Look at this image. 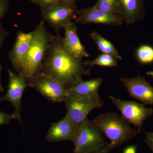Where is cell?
<instances>
[{
	"label": "cell",
	"instance_id": "8992f818",
	"mask_svg": "<svg viewBox=\"0 0 153 153\" xmlns=\"http://www.w3.org/2000/svg\"><path fill=\"white\" fill-rule=\"evenodd\" d=\"M74 3L60 0L44 9L42 13L43 18L56 33H59L60 28H63L68 23L75 21L78 10Z\"/></svg>",
	"mask_w": 153,
	"mask_h": 153
},
{
	"label": "cell",
	"instance_id": "603a6c76",
	"mask_svg": "<svg viewBox=\"0 0 153 153\" xmlns=\"http://www.w3.org/2000/svg\"><path fill=\"white\" fill-rule=\"evenodd\" d=\"M60 1V0H37V2L40 3L41 6L45 9L55 4Z\"/></svg>",
	"mask_w": 153,
	"mask_h": 153
},
{
	"label": "cell",
	"instance_id": "ba28073f",
	"mask_svg": "<svg viewBox=\"0 0 153 153\" xmlns=\"http://www.w3.org/2000/svg\"><path fill=\"white\" fill-rule=\"evenodd\" d=\"M64 102L67 109L66 114L79 126L87 118V116L91 111L104 105L102 99L74 97L69 95Z\"/></svg>",
	"mask_w": 153,
	"mask_h": 153
},
{
	"label": "cell",
	"instance_id": "ac0fdd59",
	"mask_svg": "<svg viewBox=\"0 0 153 153\" xmlns=\"http://www.w3.org/2000/svg\"><path fill=\"white\" fill-rule=\"evenodd\" d=\"M83 63L86 67L89 66L90 68L95 66L112 67L117 66L118 59L112 55L102 53L94 60H86Z\"/></svg>",
	"mask_w": 153,
	"mask_h": 153
},
{
	"label": "cell",
	"instance_id": "f546056e",
	"mask_svg": "<svg viewBox=\"0 0 153 153\" xmlns=\"http://www.w3.org/2000/svg\"><path fill=\"white\" fill-rule=\"evenodd\" d=\"M63 1H66L69 2L74 3L75 0H63Z\"/></svg>",
	"mask_w": 153,
	"mask_h": 153
},
{
	"label": "cell",
	"instance_id": "9a60e30c",
	"mask_svg": "<svg viewBox=\"0 0 153 153\" xmlns=\"http://www.w3.org/2000/svg\"><path fill=\"white\" fill-rule=\"evenodd\" d=\"M63 29L65 32L64 44L68 52L75 57L81 59L89 57V54L79 40L76 24L70 22Z\"/></svg>",
	"mask_w": 153,
	"mask_h": 153
},
{
	"label": "cell",
	"instance_id": "ffe728a7",
	"mask_svg": "<svg viewBox=\"0 0 153 153\" xmlns=\"http://www.w3.org/2000/svg\"><path fill=\"white\" fill-rule=\"evenodd\" d=\"M94 6L105 13L118 15L117 0H98Z\"/></svg>",
	"mask_w": 153,
	"mask_h": 153
},
{
	"label": "cell",
	"instance_id": "8fae6325",
	"mask_svg": "<svg viewBox=\"0 0 153 153\" xmlns=\"http://www.w3.org/2000/svg\"><path fill=\"white\" fill-rule=\"evenodd\" d=\"M121 80L131 96L144 105H153V87L144 77L138 75L131 78L123 77Z\"/></svg>",
	"mask_w": 153,
	"mask_h": 153
},
{
	"label": "cell",
	"instance_id": "484cf974",
	"mask_svg": "<svg viewBox=\"0 0 153 153\" xmlns=\"http://www.w3.org/2000/svg\"><path fill=\"white\" fill-rule=\"evenodd\" d=\"M6 8L7 4L4 0H0V22L5 13Z\"/></svg>",
	"mask_w": 153,
	"mask_h": 153
},
{
	"label": "cell",
	"instance_id": "f1b7e54d",
	"mask_svg": "<svg viewBox=\"0 0 153 153\" xmlns=\"http://www.w3.org/2000/svg\"><path fill=\"white\" fill-rule=\"evenodd\" d=\"M146 74L149 76H151L153 77V71H147L146 72Z\"/></svg>",
	"mask_w": 153,
	"mask_h": 153
},
{
	"label": "cell",
	"instance_id": "4dcf8cb0",
	"mask_svg": "<svg viewBox=\"0 0 153 153\" xmlns=\"http://www.w3.org/2000/svg\"><path fill=\"white\" fill-rule=\"evenodd\" d=\"M30 1H32L34 3H37V0H30Z\"/></svg>",
	"mask_w": 153,
	"mask_h": 153
},
{
	"label": "cell",
	"instance_id": "7a4b0ae2",
	"mask_svg": "<svg viewBox=\"0 0 153 153\" xmlns=\"http://www.w3.org/2000/svg\"><path fill=\"white\" fill-rule=\"evenodd\" d=\"M53 36L47 31L44 21H41L33 31L27 55L18 74L27 79L40 74Z\"/></svg>",
	"mask_w": 153,
	"mask_h": 153
},
{
	"label": "cell",
	"instance_id": "83f0119b",
	"mask_svg": "<svg viewBox=\"0 0 153 153\" xmlns=\"http://www.w3.org/2000/svg\"><path fill=\"white\" fill-rule=\"evenodd\" d=\"M2 67L1 65V60H0V91H4V87L2 84L1 80V73Z\"/></svg>",
	"mask_w": 153,
	"mask_h": 153
},
{
	"label": "cell",
	"instance_id": "5b68a950",
	"mask_svg": "<svg viewBox=\"0 0 153 153\" xmlns=\"http://www.w3.org/2000/svg\"><path fill=\"white\" fill-rule=\"evenodd\" d=\"M27 80L28 86L36 89L51 102H64L68 96L67 89L47 74L40 73L35 77Z\"/></svg>",
	"mask_w": 153,
	"mask_h": 153
},
{
	"label": "cell",
	"instance_id": "7402d4cb",
	"mask_svg": "<svg viewBox=\"0 0 153 153\" xmlns=\"http://www.w3.org/2000/svg\"><path fill=\"white\" fill-rule=\"evenodd\" d=\"M10 35V33L7 31L0 24V51L3 46L6 38Z\"/></svg>",
	"mask_w": 153,
	"mask_h": 153
},
{
	"label": "cell",
	"instance_id": "4316f807",
	"mask_svg": "<svg viewBox=\"0 0 153 153\" xmlns=\"http://www.w3.org/2000/svg\"><path fill=\"white\" fill-rule=\"evenodd\" d=\"M137 149L136 145H130L125 148L123 153H136Z\"/></svg>",
	"mask_w": 153,
	"mask_h": 153
},
{
	"label": "cell",
	"instance_id": "e0dca14e",
	"mask_svg": "<svg viewBox=\"0 0 153 153\" xmlns=\"http://www.w3.org/2000/svg\"><path fill=\"white\" fill-rule=\"evenodd\" d=\"M90 37L95 42L99 51L102 53L112 55L118 60L122 59V57L113 44L102 37L98 32L94 31L90 34Z\"/></svg>",
	"mask_w": 153,
	"mask_h": 153
},
{
	"label": "cell",
	"instance_id": "d4e9b609",
	"mask_svg": "<svg viewBox=\"0 0 153 153\" xmlns=\"http://www.w3.org/2000/svg\"><path fill=\"white\" fill-rule=\"evenodd\" d=\"M146 143L147 145L152 149L153 152V132L146 133Z\"/></svg>",
	"mask_w": 153,
	"mask_h": 153
},
{
	"label": "cell",
	"instance_id": "44dd1931",
	"mask_svg": "<svg viewBox=\"0 0 153 153\" xmlns=\"http://www.w3.org/2000/svg\"><path fill=\"white\" fill-rule=\"evenodd\" d=\"M13 119H16L13 113L9 114L3 112L0 109V126L7 125Z\"/></svg>",
	"mask_w": 153,
	"mask_h": 153
},
{
	"label": "cell",
	"instance_id": "7c38bea8",
	"mask_svg": "<svg viewBox=\"0 0 153 153\" xmlns=\"http://www.w3.org/2000/svg\"><path fill=\"white\" fill-rule=\"evenodd\" d=\"M79 127L66 114L61 120L52 123L46 135V140L51 142L63 141L73 142Z\"/></svg>",
	"mask_w": 153,
	"mask_h": 153
},
{
	"label": "cell",
	"instance_id": "52a82bcc",
	"mask_svg": "<svg viewBox=\"0 0 153 153\" xmlns=\"http://www.w3.org/2000/svg\"><path fill=\"white\" fill-rule=\"evenodd\" d=\"M109 98L120 112L121 117L136 127L139 133L144 121L153 114L152 108L145 107L143 103L122 100L112 96H109Z\"/></svg>",
	"mask_w": 153,
	"mask_h": 153
},
{
	"label": "cell",
	"instance_id": "3957f363",
	"mask_svg": "<svg viewBox=\"0 0 153 153\" xmlns=\"http://www.w3.org/2000/svg\"><path fill=\"white\" fill-rule=\"evenodd\" d=\"M92 122L110 141L114 148L136 136L138 132L117 113L108 112L97 115Z\"/></svg>",
	"mask_w": 153,
	"mask_h": 153
},
{
	"label": "cell",
	"instance_id": "d6986e66",
	"mask_svg": "<svg viewBox=\"0 0 153 153\" xmlns=\"http://www.w3.org/2000/svg\"><path fill=\"white\" fill-rule=\"evenodd\" d=\"M136 55L137 60L142 64L153 62V48L149 45H143L139 47Z\"/></svg>",
	"mask_w": 153,
	"mask_h": 153
},
{
	"label": "cell",
	"instance_id": "cb8c5ba5",
	"mask_svg": "<svg viewBox=\"0 0 153 153\" xmlns=\"http://www.w3.org/2000/svg\"><path fill=\"white\" fill-rule=\"evenodd\" d=\"M114 148L113 147L112 145L110 143H108L107 144L102 148L101 149L90 153H108L111 151Z\"/></svg>",
	"mask_w": 153,
	"mask_h": 153
},
{
	"label": "cell",
	"instance_id": "9c48e42d",
	"mask_svg": "<svg viewBox=\"0 0 153 153\" xmlns=\"http://www.w3.org/2000/svg\"><path fill=\"white\" fill-rule=\"evenodd\" d=\"M9 82L5 95L0 97V103L7 101L13 105L15 109L13 114L22 125L21 119L22 97L25 88L28 86L27 79L24 76L8 69Z\"/></svg>",
	"mask_w": 153,
	"mask_h": 153
},
{
	"label": "cell",
	"instance_id": "277c9868",
	"mask_svg": "<svg viewBox=\"0 0 153 153\" xmlns=\"http://www.w3.org/2000/svg\"><path fill=\"white\" fill-rule=\"evenodd\" d=\"M73 143V153L93 152L108 143L101 130L88 118L79 126Z\"/></svg>",
	"mask_w": 153,
	"mask_h": 153
},
{
	"label": "cell",
	"instance_id": "6da1fadb",
	"mask_svg": "<svg viewBox=\"0 0 153 153\" xmlns=\"http://www.w3.org/2000/svg\"><path fill=\"white\" fill-rule=\"evenodd\" d=\"M40 73L51 76L67 90L83 76H89L90 70L86 68L82 59L68 52L63 38L57 33L52 37Z\"/></svg>",
	"mask_w": 153,
	"mask_h": 153
},
{
	"label": "cell",
	"instance_id": "4fadbf2b",
	"mask_svg": "<svg viewBox=\"0 0 153 153\" xmlns=\"http://www.w3.org/2000/svg\"><path fill=\"white\" fill-rule=\"evenodd\" d=\"M32 36L33 31L26 33L19 31L17 33L15 44L9 55L13 69L17 73H19L25 62Z\"/></svg>",
	"mask_w": 153,
	"mask_h": 153
},
{
	"label": "cell",
	"instance_id": "5bb4252c",
	"mask_svg": "<svg viewBox=\"0 0 153 153\" xmlns=\"http://www.w3.org/2000/svg\"><path fill=\"white\" fill-rule=\"evenodd\" d=\"M118 15L126 25H132L144 16L143 0H117Z\"/></svg>",
	"mask_w": 153,
	"mask_h": 153
},
{
	"label": "cell",
	"instance_id": "2e32d148",
	"mask_svg": "<svg viewBox=\"0 0 153 153\" xmlns=\"http://www.w3.org/2000/svg\"><path fill=\"white\" fill-rule=\"evenodd\" d=\"M102 82V79L100 78L87 81L81 79L67 89L68 95L74 97L101 99L99 94V90Z\"/></svg>",
	"mask_w": 153,
	"mask_h": 153
},
{
	"label": "cell",
	"instance_id": "30bf717a",
	"mask_svg": "<svg viewBox=\"0 0 153 153\" xmlns=\"http://www.w3.org/2000/svg\"><path fill=\"white\" fill-rule=\"evenodd\" d=\"M75 21L81 25L101 24L111 26H120L123 22L118 15L105 13L94 6L78 10Z\"/></svg>",
	"mask_w": 153,
	"mask_h": 153
}]
</instances>
